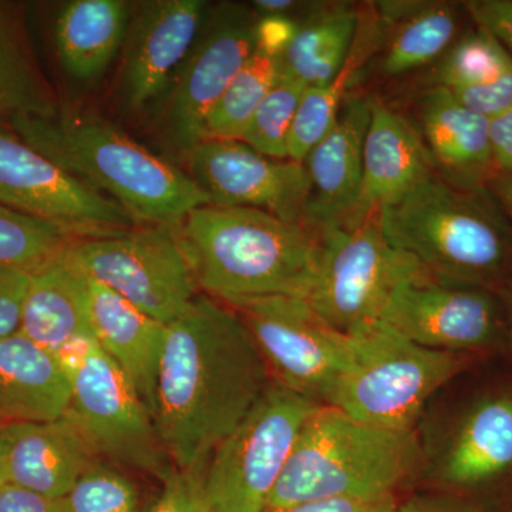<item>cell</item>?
Wrapping results in <instances>:
<instances>
[{
    "label": "cell",
    "instance_id": "cell-1",
    "mask_svg": "<svg viewBox=\"0 0 512 512\" xmlns=\"http://www.w3.org/2000/svg\"><path fill=\"white\" fill-rule=\"evenodd\" d=\"M271 373L231 306L197 296L167 325L153 419L175 470L204 473L212 451L251 412Z\"/></svg>",
    "mask_w": 512,
    "mask_h": 512
},
{
    "label": "cell",
    "instance_id": "cell-2",
    "mask_svg": "<svg viewBox=\"0 0 512 512\" xmlns=\"http://www.w3.org/2000/svg\"><path fill=\"white\" fill-rule=\"evenodd\" d=\"M198 285L225 305L264 296L308 298L322 231L252 208L204 205L171 225Z\"/></svg>",
    "mask_w": 512,
    "mask_h": 512
},
{
    "label": "cell",
    "instance_id": "cell-3",
    "mask_svg": "<svg viewBox=\"0 0 512 512\" xmlns=\"http://www.w3.org/2000/svg\"><path fill=\"white\" fill-rule=\"evenodd\" d=\"M20 140L117 202L138 225H171L211 205L187 171L101 121L10 116Z\"/></svg>",
    "mask_w": 512,
    "mask_h": 512
},
{
    "label": "cell",
    "instance_id": "cell-4",
    "mask_svg": "<svg viewBox=\"0 0 512 512\" xmlns=\"http://www.w3.org/2000/svg\"><path fill=\"white\" fill-rule=\"evenodd\" d=\"M379 218L394 247L433 278L494 292L512 282V228L487 188L464 190L434 174Z\"/></svg>",
    "mask_w": 512,
    "mask_h": 512
},
{
    "label": "cell",
    "instance_id": "cell-5",
    "mask_svg": "<svg viewBox=\"0 0 512 512\" xmlns=\"http://www.w3.org/2000/svg\"><path fill=\"white\" fill-rule=\"evenodd\" d=\"M420 458L416 431L379 429L320 406L303 426L266 508L316 500H386Z\"/></svg>",
    "mask_w": 512,
    "mask_h": 512
},
{
    "label": "cell",
    "instance_id": "cell-6",
    "mask_svg": "<svg viewBox=\"0 0 512 512\" xmlns=\"http://www.w3.org/2000/svg\"><path fill=\"white\" fill-rule=\"evenodd\" d=\"M348 335L352 363L329 406L379 429L414 431L430 397L467 366V353L423 348L382 320Z\"/></svg>",
    "mask_w": 512,
    "mask_h": 512
},
{
    "label": "cell",
    "instance_id": "cell-7",
    "mask_svg": "<svg viewBox=\"0 0 512 512\" xmlns=\"http://www.w3.org/2000/svg\"><path fill=\"white\" fill-rule=\"evenodd\" d=\"M63 357L72 382L63 416L82 434L97 460L164 483L175 467L150 410L120 367L94 340Z\"/></svg>",
    "mask_w": 512,
    "mask_h": 512
},
{
    "label": "cell",
    "instance_id": "cell-8",
    "mask_svg": "<svg viewBox=\"0 0 512 512\" xmlns=\"http://www.w3.org/2000/svg\"><path fill=\"white\" fill-rule=\"evenodd\" d=\"M322 404L271 382L212 451L202 476L211 512H264L306 421Z\"/></svg>",
    "mask_w": 512,
    "mask_h": 512
},
{
    "label": "cell",
    "instance_id": "cell-9",
    "mask_svg": "<svg viewBox=\"0 0 512 512\" xmlns=\"http://www.w3.org/2000/svg\"><path fill=\"white\" fill-rule=\"evenodd\" d=\"M424 275L430 274L414 256L394 247L375 215L322 231L318 272L306 301L348 335L357 325L380 320L393 292Z\"/></svg>",
    "mask_w": 512,
    "mask_h": 512
},
{
    "label": "cell",
    "instance_id": "cell-10",
    "mask_svg": "<svg viewBox=\"0 0 512 512\" xmlns=\"http://www.w3.org/2000/svg\"><path fill=\"white\" fill-rule=\"evenodd\" d=\"M69 252L92 281L164 325L197 299L200 285L173 227L137 225L74 239Z\"/></svg>",
    "mask_w": 512,
    "mask_h": 512
},
{
    "label": "cell",
    "instance_id": "cell-11",
    "mask_svg": "<svg viewBox=\"0 0 512 512\" xmlns=\"http://www.w3.org/2000/svg\"><path fill=\"white\" fill-rule=\"evenodd\" d=\"M231 308L247 325L275 382L329 406L352 363L350 336L296 296L244 299Z\"/></svg>",
    "mask_w": 512,
    "mask_h": 512
},
{
    "label": "cell",
    "instance_id": "cell-12",
    "mask_svg": "<svg viewBox=\"0 0 512 512\" xmlns=\"http://www.w3.org/2000/svg\"><path fill=\"white\" fill-rule=\"evenodd\" d=\"M0 204L59 225L76 237L137 227L117 202L0 127Z\"/></svg>",
    "mask_w": 512,
    "mask_h": 512
},
{
    "label": "cell",
    "instance_id": "cell-13",
    "mask_svg": "<svg viewBox=\"0 0 512 512\" xmlns=\"http://www.w3.org/2000/svg\"><path fill=\"white\" fill-rule=\"evenodd\" d=\"M380 320L410 342L440 352L490 349L505 339L504 308L497 292L431 275L400 285Z\"/></svg>",
    "mask_w": 512,
    "mask_h": 512
},
{
    "label": "cell",
    "instance_id": "cell-14",
    "mask_svg": "<svg viewBox=\"0 0 512 512\" xmlns=\"http://www.w3.org/2000/svg\"><path fill=\"white\" fill-rule=\"evenodd\" d=\"M258 13L224 3L204 19L165 109V130L184 153L201 143L202 127L258 43Z\"/></svg>",
    "mask_w": 512,
    "mask_h": 512
},
{
    "label": "cell",
    "instance_id": "cell-15",
    "mask_svg": "<svg viewBox=\"0 0 512 512\" xmlns=\"http://www.w3.org/2000/svg\"><path fill=\"white\" fill-rule=\"evenodd\" d=\"M185 154L187 173L211 205L305 222L311 190L305 165L266 157L239 140L201 141Z\"/></svg>",
    "mask_w": 512,
    "mask_h": 512
},
{
    "label": "cell",
    "instance_id": "cell-16",
    "mask_svg": "<svg viewBox=\"0 0 512 512\" xmlns=\"http://www.w3.org/2000/svg\"><path fill=\"white\" fill-rule=\"evenodd\" d=\"M202 0H154L138 8L124 42L120 97L128 109L147 107L190 55L204 23Z\"/></svg>",
    "mask_w": 512,
    "mask_h": 512
},
{
    "label": "cell",
    "instance_id": "cell-17",
    "mask_svg": "<svg viewBox=\"0 0 512 512\" xmlns=\"http://www.w3.org/2000/svg\"><path fill=\"white\" fill-rule=\"evenodd\" d=\"M369 120L370 99L346 97L335 126L303 161L311 185L305 222L319 231L346 227L356 210Z\"/></svg>",
    "mask_w": 512,
    "mask_h": 512
},
{
    "label": "cell",
    "instance_id": "cell-18",
    "mask_svg": "<svg viewBox=\"0 0 512 512\" xmlns=\"http://www.w3.org/2000/svg\"><path fill=\"white\" fill-rule=\"evenodd\" d=\"M434 174L419 130L382 101L370 99L362 191L346 227L379 215Z\"/></svg>",
    "mask_w": 512,
    "mask_h": 512
},
{
    "label": "cell",
    "instance_id": "cell-19",
    "mask_svg": "<svg viewBox=\"0 0 512 512\" xmlns=\"http://www.w3.org/2000/svg\"><path fill=\"white\" fill-rule=\"evenodd\" d=\"M96 461L92 448L64 416L3 424V484L64 498Z\"/></svg>",
    "mask_w": 512,
    "mask_h": 512
},
{
    "label": "cell",
    "instance_id": "cell-20",
    "mask_svg": "<svg viewBox=\"0 0 512 512\" xmlns=\"http://www.w3.org/2000/svg\"><path fill=\"white\" fill-rule=\"evenodd\" d=\"M69 247L29 272L20 315L19 332L59 356L94 340L90 278Z\"/></svg>",
    "mask_w": 512,
    "mask_h": 512
},
{
    "label": "cell",
    "instance_id": "cell-21",
    "mask_svg": "<svg viewBox=\"0 0 512 512\" xmlns=\"http://www.w3.org/2000/svg\"><path fill=\"white\" fill-rule=\"evenodd\" d=\"M420 136L441 180L464 188H487L498 173L490 120L468 110L444 87L433 86L417 101Z\"/></svg>",
    "mask_w": 512,
    "mask_h": 512
},
{
    "label": "cell",
    "instance_id": "cell-22",
    "mask_svg": "<svg viewBox=\"0 0 512 512\" xmlns=\"http://www.w3.org/2000/svg\"><path fill=\"white\" fill-rule=\"evenodd\" d=\"M90 322L94 342L120 367L153 416L167 325L92 279Z\"/></svg>",
    "mask_w": 512,
    "mask_h": 512
},
{
    "label": "cell",
    "instance_id": "cell-23",
    "mask_svg": "<svg viewBox=\"0 0 512 512\" xmlns=\"http://www.w3.org/2000/svg\"><path fill=\"white\" fill-rule=\"evenodd\" d=\"M512 470V396L485 397L468 410L437 461L436 477L474 490Z\"/></svg>",
    "mask_w": 512,
    "mask_h": 512
},
{
    "label": "cell",
    "instance_id": "cell-24",
    "mask_svg": "<svg viewBox=\"0 0 512 512\" xmlns=\"http://www.w3.org/2000/svg\"><path fill=\"white\" fill-rule=\"evenodd\" d=\"M70 367L18 332L0 338V421H49L66 412Z\"/></svg>",
    "mask_w": 512,
    "mask_h": 512
},
{
    "label": "cell",
    "instance_id": "cell-25",
    "mask_svg": "<svg viewBox=\"0 0 512 512\" xmlns=\"http://www.w3.org/2000/svg\"><path fill=\"white\" fill-rule=\"evenodd\" d=\"M131 9L123 0H73L55 25L57 57L77 83L97 82L126 42Z\"/></svg>",
    "mask_w": 512,
    "mask_h": 512
},
{
    "label": "cell",
    "instance_id": "cell-26",
    "mask_svg": "<svg viewBox=\"0 0 512 512\" xmlns=\"http://www.w3.org/2000/svg\"><path fill=\"white\" fill-rule=\"evenodd\" d=\"M360 16L353 6H320L303 22L281 56V70L306 87L338 76L355 45Z\"/></svg>",
    "mask_w": 512,
    "mask_h": 512
},
{
    "label": "cell",
    "instance_id": "cell-27",
    "mask_svg": "<svg viewBox=\"0 0 512 512\" xmlns=\"http://www.w3.org/2000/svg\"><path fill=\"white\" fill-rule=\"evenodd\" d=\"M0 113L55 119L52 89L40 72L19 19L0 3Z\"/></svg>",
    "mask_w": 512,
    "mask_h": 512
},
{
    "label": "cell",
    "instance_id": "cell-28",
    "mask_svg": "<svg viewBox=\"0 0 512 512\" xmlns=\"http://www.w3.org/2000/svg\"><path fill=\"white\" fill-rule=\"evenodd\" d=\"M460 13L453 3H423L402 22L384 53V76H402L441 59L453 46Z\"/></svg>",
    "mask_w": 512,
    "mask_h": 512
},
{
    "label": "cell",
    "instance_id": "cell-29",
    "mask_svg": "<svg viewBox=\"0 0 512 512\" xmlns=\"http://www.w3.org/2000/svg\"><path fill=\"white\" fill-rule=\"evenodd\" d=\"M279 72L281 56L256 43L255 52L205 119L201 141L241 140Z\"/></svg>",
    "mask_w": 512,
    "mask_h": 512
},
{
    "label": "cell",
    "instance_id": "cell-30",
    "mask_svg": "<svg viewBox=\"0 0 512 512\" xmlns=\"http://www.w3.org/2000/svg\"><path fill=\"white\" fill-rule=\"evenodd\" d=\"M366 52V47L353 45L345 66L332 82L306 87L289 133L288 160L303 164L313 148L328 136Z\"/></svg>",
    "mask_w": 512,
    "mask_h": 512
},
{
    "label": "cell",
    "instance_id": "cell-31",
    "mask_svg": "<svg viewBox=\"0 0 512 512\" xmlns=\"http://www.w3.org/2000/svg\"><path fill=\"white\" fill-rule=\"evenodd\" d=\"M511 69L512 56L503 43L493 33L476 26L441 57L434 86L447 90L484 86Z\"/></svg>",
    "mask_w": 512,
    "mask_h": 512
},
{
    "label": "cell",
    "instance_id": "cell-32",
    "mask_svg": "<svg viewBox=\"0 0 512 512\" xmlns=\"http://www.w3.org/2000/svg\"><path fill=\"white\" fill-rule=\"evenodd\" d=\"M73 232L0 204V265L33 271L69 247Z\"/></svg>",
    "mask_w": 512,
    "mask_h": 512
},
{
    "label": "cell",
    "instance_id": "cell-33",
    "mask_svg": "<svg viewBox=\"0 0 512 512\" xmlns=\"http://www.w3.org/2000/svg\"><path fill=\"white\" fill-rule=\"evenodd\" d=\"M305 89L281 70L239 141L266 157L288 160L289 133Z\"/></svg>",
    "mask_w": 512,
    "mask_h": 512
},
{
    "label": "cell",
    "instance_id": "cell-34",
    "mask_svg": "<svg viewBox=\"0 0 512 512\" xmlns=\"http://www.w3.org/2000/svg\"><path fill=\"white\" fill-rule=\"evenodd\" d=\"M66 500L69 512H143L136 484L101 460L87 468Z\"/></svg>",
    "mask_w": 512,
    "mask_h": 512
},
{
    "label": "cell",
    "instance_id": "cell-35",
    "mask_svg": "<svg viewBox=\"0 0 512 512\" xmlns=\"http://www.w3.org/2000/svg\"><path fill=\"white\" fill-rule=\"evenodd\" d=\"M204 473L174 470L148 512H211L202 487Z\"/></svg>",
    "mask_w": 512,
    "mask_h": 512
},
{
    "label": "cell",
    "instance_id": "cell-36",
    "mask_svg": "<svg viewBox=\"0 0 512 512\" xmlns=\"http://www.w3.org/2000/svg\"><path fill=\"white\" fill-rule=\"evenodd\" d=\"M468 110L493 120L512 109V69L500 79L470 89L448 90Z\"/></svg>",
    "mask_w": 512,
    "mask_h": 512
},
{
    "label": "cell",
    "instance_id": "cell-37",
    "mask_svg": "<svg viewBox=\"0 0 512 512\" xmlns=\"http://www.w3.org/2000/svg\"><path fill=\"white\" fill-rule=\"evenodd\" d=\"M28 284V271L0 265V338L19 332Z\"/></svg>",
    "mask_w": 512,
    "mask_h": 512
},
{
    "label": "cell",
    "instance_id": "cell-38",
    "mask_svg": "<svg viewBox=\"0 0 512 512\" xmlns=\"http://www.w3.org/2000/svg\"><path fill=\"white\" fill-rule=\"evenodd\" d=\"M464 9L476 26L493 33L512 56V0H471Z\"/></svg>",
    "mask_w": 512,
    "mask_h": 512
},
{
    "label": "cell",
    "instance_id": "cell-39",
    "mask_svg": "<svg viewBox=\"0 0 512 512\" xmlns=\"http://www.w3.org/2000/svg\"><path fill=\"white\" fill-rule=\"evenodd\" d=\"M0 512H69L66 497L53 498L16 485H0Z\"/></svg>",
    "mask_w": 512,
    "mask_h": 512
},
{
    "label": "cell",
    "instance_id": "cell-40",
    "mask_svg": "<svg viewBox=\"0 0 512 512\" xmlns=\"http://www.w3.org/2000/svg\"><path fill=\"white\" fill-rule=\"evenodd\" d=\"M390 512H484L473 501L458 494H419L394 504Z\"/></svg>",
    "mask_w": 512,
    "mask_h": 512
},
{
    "label": "cell",
    "instance_id": "cell-41",
    "mask_svg": "<svg viewBox=\"0 0 512 512\" xmlns=\"http://www.w3.org/2000/svg\"><path fill=\"white\" fill-rule=\"evenodd\" d=\"M394 503V497L379 501L316 500L279 508H266L264 512H384Z\"/></svg>",
    "mask_w": 512,
    "mask_h": 512
},
{
    "label": "cell",
    "instance_id": "cell-42",
    "mask_svg": "<svg viewBox=\"0 0 512 512\" xmlns=\"http://www.w3.org/2000/svg\"><path fill=\"white\" fill-rule=\"evenodd\" d=\"M490 138L495 167L512 173V109L490 120Z\"/></svg>",
    "mask_w": 512,
    "mask_h": 512
},
{
    "label": "cell",
    "instance_id": "cell-43",
    "mask_svg": "<svg viewBox=\"0 0 512 512\" xmlns=\"http://www.w3.org/2000/svg\"><path fill=\"white\" fill-rule=\"evenodd\" d=\"M487 190L493 195L512 228V173L498 171L487 184Z\"/></svg>",
    "mask_w": 512,
    "mask_h": 512
},
{
    "label": "cell",
    "instance_id": "cell-44",
    "mask_svg": "<svg viewBox=\"0 0 512 512\" xmlns=\"http://www.w3.org/2000/svg\"><path fill=\"white\" fill-rule=\"evenodd\" d=\"M252 5L259 16H289L301 3L293 0H256Z\"/></svg>",
    "mask_w": 512,
    "mask_h": 512
},
{
    "label": "cell",
    "instance_id": "cell-45",
    "mask_svg": "<svg viewBox=\"0 0 512 512\" xmlns=\"http://www.w3.org/2000/svg\"><path fill=\"white\" fill-rule=\"evenodd\" d=\"M500 296L501 303H503L505 315V339L510 343L512 350V282L503 286L500 291H497Z\"/></svg>",
    "mask_w": 512,
    "mask_h": 512
},
{
    "label": "cell",
    "instance_id": "cell-46",
    "mask_svg": "<svg viewBox=\"0 0 512 512\" xmlns=\"http://www.w3.org/2000/svg\"><path fill=\"white\" fill-rule=\"evenodd\" d=\"M3 424L0 421V485H3V477H2V437H3Z\"/></svg>",
    "mask_w": 512,
    "mask_h": 512
},
{
    "label": "cell",
    "instance_id": "cell-47",
    "mask_svg": "<svg viewBox=\"0 0 512 512\" xmlns=\"http://www.w3.org/2000/svg\"><path fill=\"white\" fill-rule=\"evenodd\" d=\"M394 504H396V503H394ZM394 504H393V505H394ZM393 505H392V507H390V508H389V510H386V511H384V512H390V510H392V508H393Z\"/></svg>",
    "mask_w": 512,
    "mask_h": 512
}]
</instances>
